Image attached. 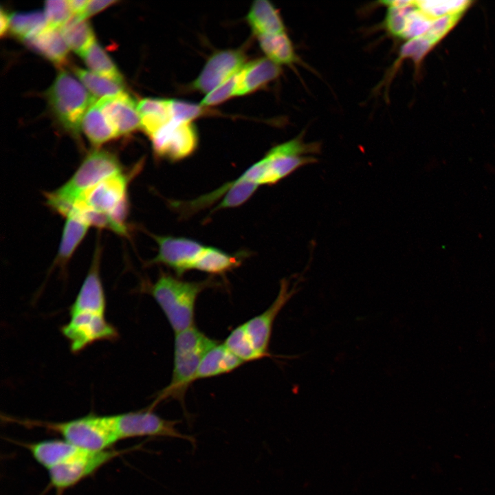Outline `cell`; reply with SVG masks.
<instances>
[{
  "label": "cell",
  "instance_id": "6da1fadb",
  "mask_svg": "<svg viewBox=\"0 0 495 495\" xmlns=\"http://www.w3.org/2000/svg\"><path fill=\"white\" fill-rule=\"evenodd\" d=\"M143 165V160H140L131 170L102 180L82 194L73 208L80 212L91 226L127 236L128 187Z\"/></svg>",
  "mask_w": 495,
  "mask_h": 495
},
{
  "label": "cell",
  "instance_id": "7a4b0ae2",
  "mask_svg": "<svg viewBox=\"0 0 495 495\" xmlns=\"http://www.w3.org/2000/svg\"><path fill=\"white\" fill-rule=\"evenodd\" d=\"M219 344L195 326L175 333L173 369L170 383L157 395L149 407L154 409L160 402L174 399L184 406V397L202 358L212 347Z\"/></svg>",
  "mask_w": 495,
  "mask_h": 495
},
{
  "label": "cell",
  "instance_id": "3957f363",
  "mask_svg": "<svg viewBox=\"0 0 495 495\" xmlns=\"http://www.w3.org/2000/svg\"><path fill=\"white\" fill-rule=\"evenodd\" d=\"M122 170V164L115 154L104 150H94L85 157L64 184L44 193L46 204L54 212L65 217L86 190Z\"/></svg>",
  "mask_w": 495,
  "mask_h": 495
},
{
  "label": "cell",
  "instance_id": "277c9868",
  "mask_svg": "<svg viewBox=\"0 0 495 495\" xmlns=\"http://www.w3.org/2000/svg\"><path fill=\"white\" fill-rule=\"evenodd\" d=\"M211 285H213L211 279L186 281L162 272L153 283L146 286V291L158 304L176 333L194 326L197 298Z\"/></svg>",
  "mask_w": 495,
  "mask_h": 495
},
{
  "label": "cell",
  "instance_id": "5b68a950",
  "mask_svg": "<svg viewBox=\"0 0 495 495\" xmlns=\"http://www.w3.org/2000/svg\"><path fill=\"white\" fill-rule=\"evenodd\" d=\"M321 150L320 143L304 140L303 133L270 149L250 166L256 183L274 185L300 168L318 162L315 156Z\"/></svg>",
  "mask_w": 495,
  "mask_h": 495
},
{
  "label": "cell",
  "instance_id": "8992f818",
  "mask_svg": "<svg viewBox=\"0 0 495 495\" xmlns=\"http://www.w3.org/2000/svg\"><path fill=\"white\" fill-rule=\"evenodd\" d=\"M24 424L45 427L60 434L63 440L91 451L108 450L120 440L113 415H89L61 422L27 421Z\"/></svg>",
  "mask_w": 495,
  "mask_h": 495
},
{
  "label": "cell",
  "instance_id": "52a82bcc",
  "mask_svg": "<svg viewBox=\"0 0 495 495\" xmlns=\"http://www.w3.org/2000/svg\"><path fill=\"white\" fill-rule=\"evenodd\" d=\"M50 106L62 126L76 137L82 119L96 102L86 87L65 71H60L47 91Z\"/></svg>",
  "mask_w": 495,
  "mask_h": 495
},
{
  "label": "cell",
  "instance_id": "ba28073f",
  "mask_svg": "<svg viewBox=\"0 0 495 495\" xmlns=\"http://www.w3.org/2000/svg\"><path fill=\"white\" fill-rule=\"evenodd\" d=\"M150 407L138 411L114 415L115 423L120 439L140 437H160L182 439L195 443L192 436L177 430V420L165 419Z\"/></svg>",
  "mask_w": 495,
  "mask_h": 495
},
{
  "label": "cell",
  "instance_id": "9c48e42d",
  "mask_svg": "<svg viewBox=\"0 0 495 495\" xmlns=\"http://www.w3.org/2000/svg\"><path fill=\"white\" fill-rule=\"evenodd\" d=\"M149 138L155 155L173 162L190 156L199 143L197 130L192 122L171 121Z\"/></svg>",
  "mask_w": 495,
  "mask_h": 495
},
{
  "label": "cell",
  "instance_id": "30bf717a",
  "mask_svg": "<svg viewBox=\"0 0 495 495\" xmlns=\"http://www.w3.org/2000/svg\"><path fill=\"white\" fill-rule=\"evenodd\" d=\"M122 452L80 449L64 463L48 470L50 484L58 490H65L91 475Z\"/></svg>",
  "mask_w": 495,
  "mask_h": 495
},
{
  "label": "cell",
  "instance_id": "8fae6325",
  "mask_svg": "<svg viewBox=\"0 0 495 495\" xmlns=\"http://www.w3.org/2000/svg\"><path fill=\"white\" fill-rule=\"evenodd\" d=\"M150 236L157 244L158 251L146 265H164L173 270L178 276L192 270L195 262L206 246L197 241L184 236L151 233Z\"/></svg>",
  "mask_w": 495,
  "mask_h": 495
},
{
  "label": "cell",
  "instance_id": "7c38bea8",
  "mask_svg": "<svg viewBox=\"0 0 495 495\" xmlns=\"http://www.w3.org/2000/svg\"><path fill=\"white\" fill-rule=\"evenodd\" d=\"M69 322L61 328L68 340L71 351L78 353L97 341L114 340L118 336L115 327L105 315L78 313L69 314Z\"/></svg>",
  "mask_w": 495,
  "mask_h": 495
},
{
  "label": "cell",
  "instance_id": "4fadbf2b",
  "mask_svg": "<svg viewBox=\"0 0 495 495\" xmlns=\"http://www.w3.org/2000/svg\"><path fill=\"white\" fill-rule=\"evenodd\" d=\"M246 63V54L241 48L217 51L208 58L190 88L207 94L239 73Z\"/></svg>",
  "mask_w": 495,
  "mask_h": 495
},
{
  "label": "cell",
  "instance_id": "5bb4252c",
  "mask_svg": "<svg viewBox=\"0 0 495 495\" xmlns=\"http://www.w3.org/2000/svg\"><path fill=\"white\" fill-rule=\"evenodd\" d=\"M297 281L290 287L286 278L280 282L278 294L272 305L262 314L251 318L243 324L256 351L263 357H272L269 351L274 321L285 305L298 292Z\"/></svg>",
  "mask_w": 495,
  "mask_h": 495
},
{
  "label": "cell",
  "instance_id": "9a60e30c",
  "mask_svg": "<svg viewBox=\"0 0 495 495\" xmlns=\"http://www.w3.org/2000/svg\"><path fill=\"white\" fill-rule=\"evenodd\" d=\"M99 242L96 243L88 273L69 308V314L105 315L106 298L100 274L102 248Z\"/></svg>",
  "mask_w": 495,
  "mask_h": 495
},
{
  "label": "cell",
  "instance_id": "2e32d148",
  "mask_svg": "<svg viewBox=\"0 0 495 495\" xmlns=\"http://www.w3.org/2000/svg\"><path fill=\"white\" fill-rule=\"evenodd\" d=\"M96 103L102 110L118 136L128 135L141 128L137 104L128 94L103 98Z\"/></svg>",
  "mask_w": 495,
  "mask_h": 495
},
{
  "label": "cell",
  "instance_id": "e0dca14e",
  "mask_svg": "<svg viewBox=\"0 0 495 495\" xmlns=\"http://www.w3.org/2000/svg\"><path fill=\"white\" fill-rule=\"evenodd\" d=\"M281 67L266 57L247 63L237 74L236 96L255 92L277 79Z\"/></svg>",
  "mask_w": 495,
  "mask_h": 495
},
{
  "label": "cell",
  "instance_id": "ac0fdd59",
  "mask_svg": "<svg viewBox=\"0 0 495 495\" xmlns=\"http://www.w3.org/2000/svg\"><path fill=\"white\" fill-rule=\"evenodd\" d=\"M65 217V222L54 262V266L59 267L63 271L65 270L91 226L85 217L75 208L72 209Z\"/></svg>",
  "mask_w": 495,
  "mask_h": 495
},
{
  "label": "cell",
  "instance_id": "d6986e66",
  "mask_svg": "<svg viewBox=\"0 0 495 495\" xmlns=\"http://www.w3.org/2000/svg\"><path fill=\"white\" fill-rule=\"evenodd\" d=\"M246 21L256 37L286 32L280 12L267 0L254 1L246 16Z\"/></svg>",
  "mask_w": 495,
  "mask_h": 495
},
{
  "label": "cell",
  "instance_id": "ffe728a7",
  "mask_svg": "<svg viewBox=\"0 0 495 495\" xmlns=\"http://www.w3.org/2000/svg\"><path fill=\"white\" fill-rule=\"evenodd\" d=\"M243 363L245 362L231 353L223 344H217L204 355L194 377V382L230 373Z\"/></svg>",
  "mask_w": 495,
  "mask_h": 495
},
{
  "label": "cell",
  "instance_id": "44dd1931",
  "mask_svg": "<svg viewBox=\"0 0 495 495\" xmlns=\"http://www.w3.org/2000/svg\"><path fill=\"white\" fill-rule=\"evenodd\" d=\"M25 42L30 47L57 65H63L67 60L69 47L60 29L46 26Z\"/></svg>",
  "mask_w": 495,
  "mask_h": 495
},
{
  "label": "cell",
  "instance_id": "7402d4cb",
  "mask_svg": "<svg viewBox=\"0 0 495 495\" xmlns=\"http://www.w3.org/2000/svg\"><path fill=\"white\" fill-rule=\"evenodd\" d=\"M25 446L34 459L47 470L64 463L82 449L65 440H44Z\"/></svg>",
  "mask_w": 495,
  "mask_h": 495
},
{
  "label": "cell",
  "instance_id": "603a6c76",
  "mask_svg": "<svg viewBox=\"0 0 495 495\" xmlns=\"http://www.w3.org/2000/svg\"><path fill=\"white\" fill-rule=\"evenodd\" d=\"M137 109L141 128L148 138L172 121L170 99L143 98L137 103Z\"/></svg>",
  "mask_w": 495,
  "mask_h": 495
},
{
  "label": "cell",
  "instance_id": "cb8c5ba5",
  "mask_svg": "<svg viewBox=\"0 0 495 495\" xmlns=\"http://www.w3.org/2000/svg\"><path fill=\"white\" fill-rule=\"evenodd\" d=\"M265 57L278 65L293 67L301 62L287 32L257 36Z\"/></svg>",
  "mask_w": 495,
  "mask_h": 495
},
{
  "label": "cell",
  "instance_id": "d4e9b609",
  "mask_svg": "<svg viewBox=\"0 0 495 495\" xmlns=\"http://www.w3.org/2000/svg\"><path fill=\"white\" fill-rule=\"evenodd\" d=\"M244 253L231 254L219 248L206 246L195 262L192 270L223 274L241 264Z\"/></svg>",
  "mask_w": 495,
  "mask_h": 495
},
{
  "label": "cell",
  "instance_id": "484cf974",
  "mask_svg": "<svg viewBox=\"0 0 495 495\" xmlns=\"http://www.w3.org/2000/svg\"><path fill=\"white\" fill-rule=\"evenodd\" d=\"M96 102L85 113L81 129L89 142L98 147L118 135L102 110Z\"/></svg>",
  "mask_w": 495,
  "mask_h": 495
},
{
  "label": "cell",
  "instance_id": "4316f807",
  "mask_svg": "<svg viewBox=\"0 0 495 495\" xmlns=\"http://www.w3.org/2000/svg\"><path fill=\"white\" fill-rule=\"evenodd\" d=\"M69 49L82 56L95 41L93 29L86 19L73 15L60 29Z\"/></svg>",
  "mask_w": 495,
  "mask_h": 495
},
{
  "label": "cell",
  "instance_id": "83f0119b",
  "mask_svg": "<svg viewBox=\"0 0 495 495\" xmlns=\"http://www.w3.org/2000/svg\"><path fill=\"white\" fill-rule=\"evenodd\" d=\"M92 72L123 85V77L112 59L97 41L82 56Z\"/></svg>",
  "mask_w": 495,
  "mask_h": 495
},
{
  "label": "cell",
  "instance_id": "f1b7e54d",
  "mask_svg": "<svg viewBox=\"0 0 495 495\" xmlns=\"http://www.w3.org/2000/svg\"><path fill=\"white\" fill-rule=\"evenodd\" d=\"M74 73L81 83L96 98L100 99L125 94L122 84L85 69L75 67Z\"/></svg>",
  "mask_w": 495,
  "mask_h": 495
},
{
  "label": "cell",
  "instance_id": "f546056e",
  "mask_svg": "<svg viewBox=\"0 0 495 495\" xmlns=\"http://www.w3.org/2000/svg\"><path fill=\"white\" fill-rule=\"evenodd\" d=\"M9 30L16 37L24 41L36 35L46 26L44 12L32 11L14 12L9 15Z\"/></svg>",
  "mask_w": 495,
  "mask_h": 495
},
{
  "label": "cell",
  "instance_id": "4dcf8cb0",
  "mask_svg": "<svg viewBox=\"0 0 495 495\" xmlns=\"http://www.w3.org/2000/svg\"><path fill=\"white\" fill-rule=\"evenodd\" d=\"M223 344L243 362L263 358L255 349L243 324L231 331Z\"/></svg>",
  "mask_w": 495,
  "mask_h": 495
},
{
  "label": "cell",
  "instance_id": "1f68e13d",
  "mask_svg": "<svg viewBox=\"0 0 495 495\" xmlns=\"http://www.w3.org/2000/svg\"><path fill=\"white\" fill-rule=\"evenodd\" d=\"M170 110L172 121L176 122H192L194 120L212 112L209 108L200 104L173 99H170Z\"/></svg>",
  "mask_w": 495,
  "mask_h": 495
},
{
  "label": "cell",
  "instance_id": "d6a6232c",
  "mask_svg": "<svg viewBox=\"0 0 495 495\" xmlns=\"http://www.w3.org/2000/svg\"><path fill=\"white\" fill-rule=\"evenodd\" d=\"M47 26L60 29L73 16L68 1L55 0L45 2L44 11Z\"/></svg>",
  "mask_w": 495,
  "mask_h": 495
},
{
  "label": "cell",
  "instance_id": "836d02e7",
  "mask_svg": "<svg viewBox=\"0 0 495 495\" xmlns=\"http://www.w3.org/2000/svg\"><path fill=\"white\" fill-rule=\"evenodd\" d=\"M434 45V43L424 35L408 40L401 48L399 56L395 65L406 58H411L415 63L419 64Z\"/></svg>",
  "mask_w": 495,
  "mask_h": 495
},
{
  "label": "cell",
  "instance_id": "e575fe53",
  "mask_svg": "<svg viewBox=\"0 0 495 495\" xmlns=\"http://www.w3.org/2000/svg\"><path fill=\"white\" fill-rule=\"evenodd\" d=\"M237 74L207 94L200 104L208 108L236 96Z\"/></svg>",
  "mask_w": 495,
  "mask_h": 495
},
{
  "label": "cell",
  "instance_id": "d590c367",
  "mask_svg": "<svg viewBox=\"0 0 495 495\" xmlns=\"http://www.w3.org/2000/svg\"><path fill=\"white\" fill-rule=\"evenodd\" d=\"M117 1L113 0H90L88 1L87 8L82 19H86L88 17L98 13L100 11L105 9L111 4L116 3Z\"/></svg>",
  "mask_w": 495,
  "mask_h": 495
},
{
  "label": "cell",
  "instance_id": "8d00e7d4",
  "mask_svg": "<svg viewBox=\"0 0 495 495\" xmlns=\"http://www.w3.org/2000/svg\"><path fill=\"white\" fill-rule=\"evenodd\" d=\"M87 0H70L68 3L72 14L82 19L87 8Z\"/></svg>",
  "mask_w": 495,
  "mask_h": 495
},
{
  "label": "cell",
  "instance_id": "74e56055",
  "mask_svg": "<svg viewBox=\"0 0 495 495\" xmlns=\"http://www.w3.org/2000/svg\"><path fill=\"white\" fill-rule=\"evenodd\" d=\"M0 14V34L3 36L9 29L10 18L9 15L3 10H1Z\"/></svg>",
  "mask_w": 495,
  "mask_h": 495
}]
</instances>
